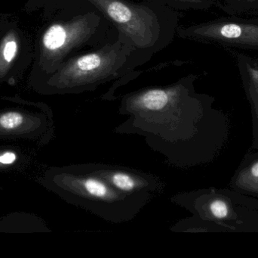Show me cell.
I'll return each instance as SVG.
<instances>
[{
    "instance_id": "14",
    "label": "cell",
    "mask_w": 258,
    "mask_h": 258,
    "mask_svg": "<svg viewBox=\"0 0 258 258\" xmlns=\"http://www.w3.org/2000/svg\"><path fill=\"white\" fill-rule=\"evenodd\" d=\"M37 7L43 8L47 18H51L60 11L83 3L84 0H35Z\"/></svg>"
},
{
    "instance_id": "13",
    "label": "cell",
    "mask_w": 258,
    "mask_h": 258,
    "mask_svg": "<svg viewBox=\"0 0 258 258\" xmlns=\"http://www.w3.org/2000/svg\"><path fill=\"white\" fill-rule=\"evenodd\" d=\"M24 156L18 148L12 146L0 147V171L15 169L22 165Z\"/></svg>"
},
{
    "instance_id": "3",
    "label": "cell",
    "mask_w": 258,
    "mask_h": 258,
    "mask_svg": "<svg viewBox=\"0 0 258 258\" xmlns=\"http://www.w3.org/2000/svg\"><path fill=\"white\" fill-rule=\"evenodd\" d=\"M39 182L68 204L112 224L132 221L155 197L150 193L132 195L120 192L89 163L51 167Z\"/></svg>"
},
{
    "instance_id": "6",
    "label": "cell",
    "mask_w": 258,
    "mask_h": 258,
    "mask_svg": "<svg viewBox=\"0 0 258 258\" xmlns=\"http://www.w3.org/2000/svg\"><path fill=\"white\" fill-rule=\"evenodd\" d=\"M177 35L188 40L258 51V17L219 18L188 27H178Z\"/></svg>"
},
{
    "instance_id": "5",
    "label": "cell",
    "mask_w": 258,
    "mask_h": 258,
    "mask_svg": "<svg viewBox=\"0 0 258 258\" xmlns=\"http://www.w3.org/2000/svg\"><path fill=\"white\" fill-rule=\"evenodd\" d=\"M114 26L119 39L144 61L165 49L177 34V11L149 0H84Z\"/></svg>"
},
{
    "instance_id": "7",
    "label": "cell",
    "mask_w": 258,
    "mask_h": 258,
    "mask_svg": "<svg viewBox=\"0 0 258 258\" xmlns=\"http://www.w3.org/2000/svg\"><path fill=\"white\" fill-rule=\"evenodd\" d=\"M53 134L52 112L44 103L41 112L22 108L0 110V139H27L47 144Z\"/></svg>"
},
{
    "instance_id": "10",
    "label": "cell",
    "mask_w": 258,
    "mask_h": 258,
    "mask_svg": "<svg viewBox=\"0 0 258 258\" xmlns=\"http://www.w3.org/2000/svg\"><path fill=\"white\" fill-rule=\"evenodd\" d=\"M45 223L36 215L27 213L10 214L0 220V233H51Z\"/></svg>"
},
{
    "instance_id": "9",
    "label": "cell",
    "mask_w": 258,
    "mask_h": 258,
    "mask_svg": "<svg viewBox=\"0 0 258 258\" xmlns=\"http://www.w3.org/2000/svg\"><path fill=\"white\" fill-rule=\"evenodd\" d=\"M23 37L15 30H9L0 39V83L15 84L12 68L18 62L23 46Z\"/></svg>"
},
{
    "instance_id": "11",
    "label": "cell",
    "mask_w": 258,
    "mask_h": 258,
    "mask_svg": "<svg viewBox=\"0 0 258 258\" xmlns=\"http://www.w3.org/2000/svg\"><path fill=\"white\" fill-rule=\"evenodd\" d=\"M175 11L207 10L215 5V0H149Z\"/></svg>"
},
{
    "instance_id": "4",
    "label": "cell",
    "mask_w": 258,
    "mask_h": 258,
    "mask_svg": "<svg viewBox=\"0 0 258 258\" xmlns=\"http://www.w3.org/2000/svg\"><path fill=\"white\" fill-rule=\"evenodd\" d=\"M144 64L132 48L118 39L73 56L54 74L31 85L43 95L83 93L120 80Z\"/></svg>"
},
{
    "instance_id": "2",
    "label": "cell",
    "mask_w": 258,
    "mask_h": 258,
    "mask_svg": "<svg viewBox=\"0 0 258 258\" xmlns=\"http://www.w3.org/2000/svg\"><path fill=\"white\" fill-rule=\"evenodd\" d=\"M119 39L114 26L98 9L83 2L57 12L39 32L31 82L54 74L76 55Z\"/></svg>"
},
{
    "instance_id": "16",
    "label": "cell",
    "mask_w": 258,
    "mask_h": 258,
    "mask_svg": "<svg viewBox=\"0 0 258 258\" xmlns=\"http://www.w3.org/2000/svg\"><path fill=\"white\" fill-rule=\"evenodd\" d=\"M251 172L253 176L258 178V162L251 168Z\"/></svg>"
},
{
    "instance_id": "12",
    "label": "cell",
    "mask_w": 258,
    "mask_h": 258,
    "mask_svg": "<svg viewBox=\"0 0 258 258\" xmlns=\"http://www.w3.org/2000/svg\"><path fill=\"white\" fill-rule=\"evenodd\" d=\"M220 8L230 15L258 14V0H218Z\"/></svg>"
},
{
    "instance_id": "1",
    "label": "cell",
    "mask_w": 258,
    "mask_h": 258,
    "mask_svg": "<svg viewBox=\"0 0 258 258\" xmlns=\"http://www.w3.org/2000/svg\"><path fill=\"white\" fill-rule=\"evenodd\" d=\"M187 76L167 86L142 88L123 95L119 113L128 116L115 129L119 134L144 136L147 145L177 168L187 165L192 132L191 116L197 98Z\"/></svg>"
},
{
    "instance_id": "8",
    "label": "cell",
    "mask_w": 258,
    "mask_h": 258,
    "mask_svg": "<svg viewBox=\"0 0 258 258\" xmlns=\"http://www.w3.org/2000/svg\"><path fill=\"white\" fill-rule=\"evenodd\" d=\"M89 164L113 187L124 193H150L156 195L163 192L166 186L165 182L157 176L139 170L107 164Z\"/></svg>"
},
{
    "instance_id": "15",
    "label": "cell",
    "mask_w": 258,
    "mask_h": 258,
    "mask_svg": "<svg viewBox=\"0 0 258 258\" xmlns=\"http://www.w3.org/2000/svg\"><path fill=\"white\" fill-rule=\"evenodd\" d=\"M211 213L218 219L225 218L228 215V207L224 201L221 200H215L212 201L209 206Z\"/></svg>"
}]
</instances>
